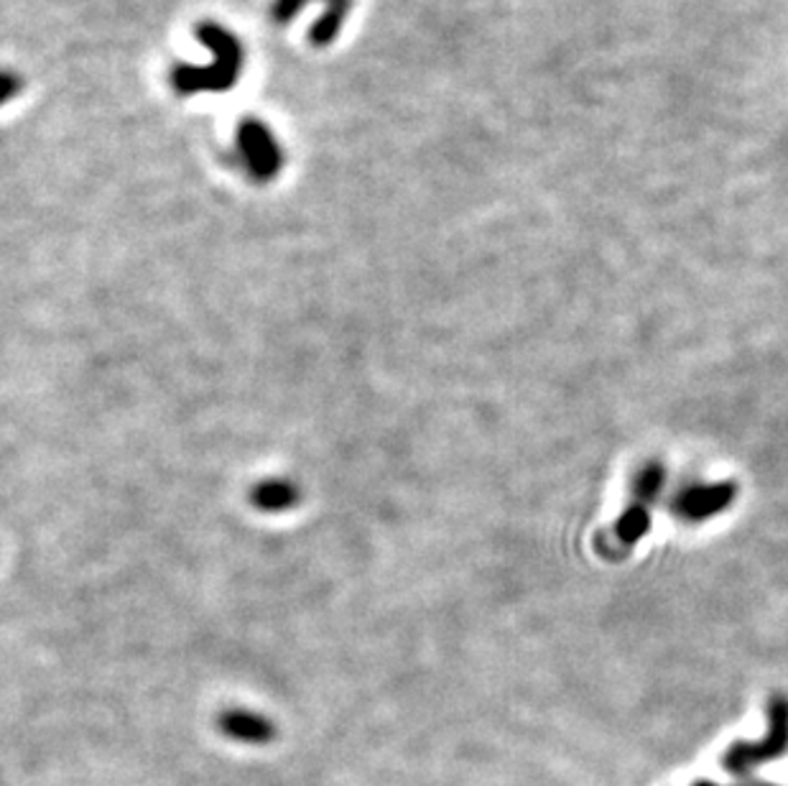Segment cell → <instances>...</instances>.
I'll return each mask as SVG.
<instances>
[{
    "label": "cell",
    "mask_w": 788,
    "mask_h": 786,
    "mask_svg": "<svg viewBox=\"0 0 788 786\" xmlns=\"http://www.w3.org/2000/svg\"><path fill=\"white\" fill-rule=\"evenodd\" d=\"M248 503L258 514L281 516L301 503V486L294 478H266L250 488Z\"/></svg>",
    "instance_id": "6"
},
{
    "label": "cell",
    "mask_w": 788,
    "mask_h": 786,
    "mask_svg": "<svg viewBox=\"0 0 788 786\" xmlns=\"http://www.w3.org/2000/svg\"><path fill=\"white\" fill-rule=\"evenodd\" d=\"M237 153H241L245 172L253 182L269 184L284 172L286 153L281 148L279 138L273 136L271 125L258 121V118H245L237 123L235 133Z\"/></svg>",
    "instance_id": "3"
},
{
    "label": "cell",
    "mask_w": 788,
    "mask_h": 786,
    "mask_svg": "<svg viewBox=\"0 0 788 786\" xmlns=\"http://www.w3.org/2000/svg\"><path fill=\"white\" fill-rule=\"evenodd\" d=\"M738 486L735 483H717V486H689L676 493L672 501V511L681 521H704L723 514L727 506H732Z\"/></svg>",
    "instance_id": "4"
},
{
    "label": "cell",
    "mask_w": 788,
    "mask_h": 786,
    "mask_svg": "<svg viewBox=\"0 0 788 786\" xmlns=\"http://www.w3.org/2000/svg\"><path fill=\"white\" fill-rule=\"evenodd\" d=\"M195 36L212 54L210 64H174L169 83L180 98L202 93H230L243 77L245 49L237 36L218 21H199Z\"/></svg>",
    "instance_id": "1"
},
{
    "label": "cell",
    "mask_w": 788,
    "mask_h": 786,
    "mask_svg": "<svg viewBox=\"0 0 788 786\" xmlns=\"http://www.w3.org/2000/svg\"><path fill=\"white\" fill-rule=\"evenodd\" d=\"M788 753V697L773 695L768 700V733L765 738L755 740H740L727 748L723 756V769L727 774L748 778L758 763L780 759Z\"/></svg>",
    "instance_id": "2"
},
{
    "label": "cell",
    "mask_w": 788,
    "mask_h": 786,
    "mask_svg": "<svg viewBox=\"0 0 788 786\" xmlns=\"http://www.w3.org/2000/svg\"><path fill=\"white\" fill-rule=\"evenodd\" d=\"M664 478H666V472L658 463L645 465L643 470L636 476V483H633V493H636L638 503L656 501L661 486H664Z\"/></svg>",
    "instance_id": "9"
},
{
    "label": "cell",
    "mask_w": 788,
    "mask_h": 786,
    "mask_svg": "<svg viewBox=\"0 0 788 786\" xmlns=\"http://www.w3.org/2000/svg\"><path fill=\"white\" fill-rule=\"evenodd\" d=\"M21 90H24V77L9 66H0V108L19 98Z\"/></svg>",
    "instance_id": "11"
},
{
    "label": "cell",
    "mask_w": 788,
    "mask_h": 786,
    "mask_svg": "<svg viewBox=\"0 0 788 786\" xmlns=\"http://www.w3.org/2000/svg\"><path fill=\"white\" fill-rule=\"evenodd\" d=\"M691 786H719V784H715V782H704V778H702V782H697V784H691Z\"/></svg>",
    "instance_id": "13"
},
{
    "label": "cell",
    "mask_w": 788,
    "mask_h": 786,
    "mask_svg": "<svg viewBox=\"0 0 788 786\" xmlns=\"http://www.w3.org/2000/svg\"><path fill=\"white\" fill-rule=\"evenodd\" d=\"M349 13H353V0H330V3L324 5L322 16L311 26L309 41L315 44V47H330L342 34V28H345Z\"/></svg>",
    "instance_id": "7"
},
{
    "label": "cell",
    "mask_w": 788,
    "mask_h": 786,
    "mask_svg": "<svg viewBox=\"0 0 788 786\" xmlns=\"http://www.w3.org/2000/svg\"><path fill=\"white\" fill-rule=\"evenodd\" d=\"M309 3H315V0H273L271 16L279 26H286V24H292V21L299 16V13L307 9ZM322 3L327 5L330 0H322Z\"/></svg>",
    "instance_id": "10"
},
{
    "label": "cell",
    "mask_w": 788,
    "mask_h": 786,
    "mask_svg": "<svg viewBox=\"0 0 788 786\" xmlns=\"http://www.w3.org/2000/svg\"><path fill=\"white\" fill-rule=\"evenodd\" d=\"M649 529H651L649 508H645V503H633V506L623 511L618 524H615V537H618L623 546H633Z\"/></svg>",
    "instance_id": "8"
},
{
    "label": "cell",
    "mask_w": 788,
    "mask_h": 786,
    "mask_svg": "<svg viewBox=\"0 0 788 786\" xmlns=\"http://www.w3.org/2000/svg\"><path fill=\"white\" fill-rule=\"evenodd\" d=\"M214 728L220 736L243 746H269L276 740L279 728L269 715L248 708H227L214 717Z\"/></svg>",
    "instance_id": "5"
},
{
    "label": "cell",
    "mask_w": 788,
    "mask_h": 786,
    "mask_svg": "<svg viewBox=\"0 0 788 786\" xmlns=\"http://www.w3.org/2000/svg\"><path fill=\"white\" fill-rule=\"evenodd\" d=\"M742 784H746V786H776V784L761 782V778H742Z\"/></svg>",
    "instance_id": "12"
}]
</instances>
